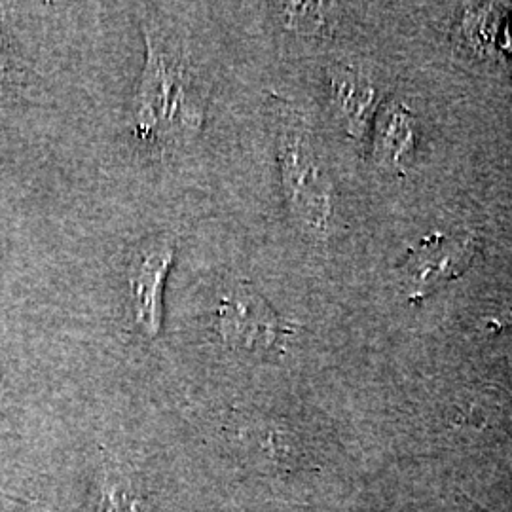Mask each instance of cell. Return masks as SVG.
<instances>
[{
  "mask_svg": "<svg viewBox=\"0 0 512 512\" xmlns=\"http://www.w3.org/2000/svg\"><path fill=\"white\" fill-rule=\"evenodd\" d=\"M143 40L147 54L129 101V135L147 150L173 154L202 135L209 97L202 76L175 38L143 23Z\"/></svg>",
  "mask_w": 512,
  "mask_h": 512,
  "instance_id": "obj_1",
  "label": "cell"
},
{
  "mask_svg": "<svg viewBox=\"0 0 512 512\" xmlns=\"http://www.w3.org/2000/svg\"><path fill=\"white\" fill-rule=\"evenodd\" d=\"M275 156L285 207L300 234L329 238L334 219V188L310 128L296 110L275 97Z\"/></svg>",
  "mask_w": 512,
  "mask_h": 512,
  "instance_id": "obj_2",
  "label": "cell"
},
{
  "mask_svg": "<svg viewBox=\"0 0 512 512\" xmlns=\"http://www.w3.org/2000/svg\"><path fill=\"white\" fill-rule=\"evenodd\" d=\"M177 236L160 232L141 239L124 266L126 308L133 329L148 340L162 334L167 279L177 260Z\"/></svg>",
  "mask_w": 512,
  "mask_h": 512,
  "instance_id": "obj_3",
  "label": "cell"
},
{
  "mask_svg": "<svg viewBox=\"0 0 512 512\" xmlns=\"http://www.w3.org/2000/svg\"><path fill=\"white\" fill-rule=\"evenodd\" d=\"M213 317L222 342L234 351L268 353L289 334L270 302L245 279H234L220 289Z\"/></svg>",
  "mask_w": 512,
  "mask_h": 512,
  "instance_id": "obj_4",
  "label": "cell"
},
{
  "mask_svg": "<svg viewBox=\"0 0 512 512\" xmlns=\"http://www.w3.org/2000/svg\"><path fill=\"white\" fill-rule=\"evenodd\" d=\"M480 247L475 239L431 234L410 247L397 264L401 289L410 304L442 291L446 285L467 274Z\"/></svg>",
  "mask_w": 512,
  "mask_h": 512,
  "instance_id": "obj_5",
  "label": "cell"
},
{
  "mask_svg": "<svg viewBox=\"0 0 512 512\" xmlns=\"http://www.w3.org/2000/svg\"><path fill=\"white\" fill-rule=\"evenodd\" d=\"M329 109L349 139L363 143L378 105V88L359 65L336 61L325 71Z\"/></svg>",
  "mask_w": 512,
  "mask_h": 512,
  "instance_id": "obj_6",
  "label": "cell"
},
{
  "mask_svg": "<svg viewBox=\"0 0 512 512\" xmlns=\"http://www.w3.org/2000/svg\"><path fill=\"white\" fill-rule=\"evenodd\" d=\"M414 152L412 114L403 105L395 103L385 110L376 135L374 156L378 164L403 173L404 165Z\"/></svg>",
  "mask_w": 512,
  "mask_h": 512,
  "instance_id": "obj_7",
  "label": "cell"
},
{
  "mask_svg": "<svg viewBox=\"0 0 512 512\" xmlns=\"http://www.w3.org/2000/svg\"><path fill=\"white\" fill-rule=\"evenodd\" d=\"M279 16L283 25L298 35H313L325 27L323 4H279Z\"/></svg>",
  "mask_w": 512,
  "mask_h": 512,
  "instance_id": "obj_8",
  "label": "cell"
}]
</instances>
